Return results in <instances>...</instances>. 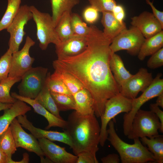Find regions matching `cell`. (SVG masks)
Wrapping results in <instances>:
<instances>
[{
  "label": "cell",
  "mask_w": 163,
  "mask_h": 163,
  "mask_svg": "<svg viewBox=\"0 0 163 163\" xmlns=\"http://www.w3.org/2000/svg\"><path fill=\"white\" fill-rule=\"evenodd\" d=\"M99 11L94 7L90 5L84 10L83 15L86 21L89 24H93L98 19Z\"/></svg>",
  "instance_id": "cell-38"
},
{
  "label": "cell",
  "mask_w": 163,
  "mask_h": 163,
  "mask_svg": "<svg viewBox=\"0 0 163 163\" xmlns=\"http://www.w3.org/2000/svg\"><path fill=\"white\" fill-rule=\"evenodd\" d=\"M66 121L63 130L71 139L75 155L88 152L96 155L99 149L101 127L95 114L83 116L75 111Z\"/></svg>",
  "instance_id": "cell-2"
},
{
  "label": "cell",
  "mask_w": 163,
  "mask_h": 163,
  "mask_svg": "<svg viewBox=\"0 0 163 163\" xmlns=\"http://www.w3.org/2000/svg\"><path fill=\"white\" fill-rule=\"evenodd\" d=\"M132 107V99H129L120 93L109 98L105 105L104 110L101 116V126L99 144L102 147L107 140V126L109 122L118 114L128 113Z\"/></svg>",
  "instance_id": "cell-6"
},
{
  "label": "cell",
  "mask_w": 163,
  "mask_h": 163,
  "mask_svg": "<svg viewBox=\"0 0 163 163\" xmlns=\"http://www.w3.org/2000/svg\"><path fill=\"white\" fill-rule=\"evenodd\" d=\"M163 46V31L147 38L142 44L137 56L141 61L152 55Z\"/></svg>",
  "instance_id": "cell-23"
},
{
  "label": "cell",
  "mask_w": 163,
  "mask_h": 163,
  "mask_svg": "<svg viewBox=\"0 0 163 163\" xmlns=\"http://www.w3.org/2000/svg\"><path fill=\"white\" fill-rule=\"evenodd\" d=\"M145 39L137 28L132 26L123 30L113 39L110 48L112 53L126 50L130 55L136 56Z\"/></svg>",
  "instance_id": "cell-9"
},
{
  "label": "cell",
  "mask_w": 163,
  "mask_h": 163,
  "mask_svg": "<svg viewBox=\"0 0 163 163\" xmlns=\"http://www.w3.org/2000/svg\"><path fill=\"white\" fill-rule=\"evenodd\" d=\"M35 99L53 115L60 119H62L51 95L46 80L44 86Z\"/></svg>",
  "instance_id": "cell-26"
},
{
  "label": "cell",
  "mask_w": 163,
  "mask_h": 163,
  "mask_svg": "<svg viewBox=\"0 0 163 163\" xmlns=\"http://www.w3.org/2000/svg\"><path fill=\"white\" fill-rule=\"evenodd\" d=\"M114 16L119 22L123 23L125 16V12L123 7L120 5H116L112 11Z\"/></svg>",
  "instance_id": "cell-40"
},
{
  "label": "cell",
  "mask_w": 163,
  "mask_h": 163,
  "mask_svg": "<svg viewBox=\"0 0 163 163\" xmlns=\"http://www.w3.org/2000/svg\"><path fill=\"white\" fill-rule=\"evenodd\" d=\"M59 111L75 110V102L72 95L50 92Z\"/></svg>",
  "instance_id": "cell-32"
},
{
  "label": "cell",
  "mask_w": 163,
  "mask_h": 163,
  "mask_svg": "<svg viewBox=\"0 0 163 163\" xmlns=\"http://www.w3.org/2000/svg\"><path fill=\"white\" fill-rule=\"evenodd\" d=\"M140 140L144 145H147L148 150L154 156V163H163V137L159 135L155 137L148 138L145 137Z\"/></svg>",
  "instance_id": "cell-24"
},
{
  "label": "cell",
  "mask_w": 163,
  "mask_h": 163,
  "mask_svg": "<svg viewBox=\"0 0 163 163\" xmlns=\"http://www.w3.org/2000/svg\"><path fill=\"white\" fill-rule=\"evenodd\" d=\"M155 104L158 107L163 108V92L160 94L157 97Z\"/></svg>",
  "instance_id": "cell-45"
},
{
  "label": "cell",
  "mask_w": 163,
  "mask_h": 163,
  "mask_svg": "<svg viewBox=\"0 0 163 163\" xmlns=\"http://www.w3.org/2000/svg\"><path fill=\"white\" fill-rule=\"evenodd\" d=\"M153 79L151 72L146 68H141L120 87V93L129 99H133L140 92H143Z\"/></svg>",
  "instance_id": "cell-13"
},
{
  "label": "cell",
  "mask_w": 163,
  "mask_h": 163,
  "mask_svg": "<svg viewBox=\"0 0 163 163\" xmlns=\"http://www.w3.org/2000/svg\"><path fill=\"white\" fill-rule=\"evenodd\" d=\"M78 158L76 163H98L96 156L91 153L84 152L77 155Z\"/></svg>",
  "instance_id": "cell-39"
},
{
  "label": "cell",
  "mask_w": 163,
  "mask_h": 163,
  "mask_svg": "<svg viewBox=\"0 0 163 163\" xmlns=\"http://www.w3.org/2000/svg\"><path fill=\"white\" fill-rule=\"evenodd\" d=\"M160 120L151 111L139 109L134 116L127 138L131 139L146 137L151 138L159 135Z\"/></svg>",
  "instance_id": "cell-4"
},
{
  "label": "cell",
  "mask_w": 163,
  "mask_h": 163,
  "mask_svg": "<svg viewBox=\"0 0 163 163\" xmlns=\"http://www.w3.org/2000/svg\"><path fill=\"white\" fill-rule=\"evenodd\" d=\"M109 65L111 71L120 88L133 75L125 67L121 57L115 53H112Z\"/></svg>",
  "instance_id": "cell-22"
},
{
  "label": "cell",
  "mask_w": 163,
  "mask_h": 163,
  "mask_svg": "<svg viewBox=\"0 0 163 163\" xmlns=\"http://www.w3.org/2000/svg\"><path fill=\"white\" fill-rule=\"evenodd\" d=\"M102 13L101 22L104 27L103 34L106 37L112 41L121 31L126 28V24L119 22L112 12H104Z\"/></svg>",
  "instance_id": "cell-21"
},
{
  "label": "cell",
  "mask_w": 163,
  "mask_h": 163,
  "mask_svg": "<svg viewBox=\"0 0 163 163\" xmlns=\"http://www.w3.org/2000/svg\"><path fill=\"white\" fill-rule=\"evenodd\" d=\"M71 13L67 11L63 13L55 27L56 31L61 42L74 35L71 26Z\"/></svg>",
  "instance_id": "cell-27"
},
{
  "label": "cell",
  "mask_w": 163,
  "mask_h": 163,
  "mask_svg": "<svg viewBox=\"0 0 163 163\" xmlns=\"http://www.w3.org/2000/svg\"><path fill=\"white\" fill-rule=\"evenodd\" d=\"M162 74L158 73L150 85L138 97L132 99V107L123 116V129L124 135L127 136L130 128L133 117L137 111L145 103L157 97L163 92V79Z\"/></svg>",
  "instance_id": "cell-8"
},
{
  "label": "cell",
  "mask_w": 163,
  "mask_h": 163,
  "mask_svg": "<svg viewBox=\"0 0 163 163\" xmlns=\"http://www.w3.org/2000/svg\"><path fill=\"white\" fill-rule=\"evenodd\" d=\"M101 161L103 163H119L120 159L118 154L112 153L102 158Z\"/></svg>",
  "instance_id": "cell-43"
},
{
  "label": "cell",
  "mask_w": 163,
  "mask_h": 163,
  "mask_svg": "<svg viewBox=\"0 0 163 163\" xmlns=\"http://www.w3.org/2000/svg\"><path fill=\"white\" fill-rule=\"evenodd\" d=\"M12 54L8 49L0 58V83L8 77L11 66Z\"/></svg>",
  "instance_id": "cell-35"
},
{
  "label": "cell",
  "mask_w": 163,
  "mask_h": 163,
  "mask_svg": "<svg viewBox=\"0 0 163 163\" xmlns=\"http://www.w3.org/2000/svg\"><path fill=\"white\" fill-rule=\"evenodd\" d=\"M23 158L20 161H14L13 163H27L29 161V156L28 154L25 153L23 155Z\"/></svg>",
  "instance_id": "cell-46"
},
{
  "label": "cell",
  "mask_w": 163,
  "mask_h": 163,
  "mask_svg": "<svg viewBox=\"0 0 163 163\" xmlns=\"http://www.w3.org/2000/svg\"><path fill=\"white\" fill-rule=\"evenodd\" d=\"M146 3L151 7L152 10V14L154 16L158 21L163 27V12L158 10L154 5L152 2L150 0H145Z\"/></svg>",
  "instance_id": "cell-42"
},
{
  "label": "cell",
  "mask_w": 163,
  "mask_h": 163,
  "mask_svg": "<svg viewBox=\"0 0 163 163\" xmlns=\"http://www.w3.org/2000/svg\"><path fill=\"white\" fill-rule=\"evenodd\" d=\"M48 73L47 68L32 67L21 78L18 86L19 94L35 99L44 86Z\"/></svg>",
  "instance_id": "cell-7"
},
{
  "label": "cell",
  "mask_w": 163,
  "mask_h": 163,
  "mask_svg": "<svg viewBox=\"0 0 163 163\" xmlns=\"http://www.w3.org/2000/svg\"><path fill=\"white\" fill-rule=\"evenodd\" d=\"M13 104L2 103L0 102V111L10 108Z\"/></svg>",
  "instance_id": "cell-47"
},
{
  "label": "cell",
  "mask_w": 163,
  "mask_h": 163,
  "mask_svg": "<svg viewBox=\"0 0 163 163\" xmlns=\"http://www.w3.org/2000/svg\"><path fill=\"white\" fill-rule=\"evenodd\" d=\"M147 66L154 69L163 66V48H162L151 55L147 62Z\"/></svg>",
  "instance_id": "cell-37"
},
{
  "label": "cell",
  "mask_w": 163,
  "mask_h": 163,
  "mask_svg": "<svg viewBox=\"0 0 163 163\" xmlns=\"http://www.w3.org/2000/svg\"><path fill=\"white\" fill-rule=\"evenodd\" d=\"M52 17L56 27L62 14L67 11L72 13L73 8L78 4L80 0H50Z\"/></svg>",
  "instance_id": "cell-25"
},
{
  "label": "cell",
  "mask_w": 163,
  "mask_h": 163,
  "mask_svg": "<svg viewBox=\"0 0 163 163\" xmlns=\"http://www.w3.org/2000/svg\"><path fill=\"white\" fill-rule=\"evenodd\" d=\"M71 26L74 35L87 36L91 31V26H88L77 13H71Z\"/></svg>",
  "instance_id": "cell-33"
},
{
  "label": "cell",
  "mask_w": 163,
  "mask_h": 163,
  "mask_svg": "<svg viewBox=\"0 0 163 163\" xmlns=\"http://www.w3.org/2000/svg\"><path fill=\"white\" fill-rule=\"evenodd\" d=\"M11 131L17 148L21 147L33 152L38 156L41 163H46V158L39 145L38 141L32 134L26 132L22 128L17 118H15L10 125Z\"/></svg>",
  "instance_id": "cell-12"
},
{
  "label": "cell",
  "mask_w": 163,
  "mask_h": 163,
  "mask_svg": "<svg viewBox=\"0 0 163 163\" xmlns=\"http://www.w3.org/2000/svg\"><path fill=\"white\" fill-rule=\"evenodd\" d=\"M38 139L45 156L53 163H76L77 156L68 152L65 148L61 147L45 138Z\"/></svg>",
  "instance_id": "cell-14"
},
{
  "label": "cell",
  "mask_w": 163,
  "mask_h": 163,
  "mask_svg": "<svg viewBox=\"0 0 163 163\" xmlns=\"http://www.w3.org/2000/svg\"><path fill=\"white\" fill-rule=\"evenodd\" d=\"M108 125L107 140L119 153L122 163H154L153 154L147 147L142 143L139 138L134 139L133 144L127 143L117 133L113 120H111Z\"/></svg>",
  "instance_id": "cell-3"
},
{
  "label": "cell",
  "mask_w": 163,
  "mask_h": 163,
  "mask_svg": "<svg viewBox=\"0 0 163 163\" xmlns=\"http://www.w3.org/2000/svg\"><path fill=\"white\" fill-rule=\"evenodd\" d=\"M20 78L8 77L0 83V102L8 104H13L17 100L10 94V91L12 86L20 81Z\"/></svg>",
  "instance_id": "cell-30"
},
{
  "label": "cell",
  "mask_w": 163,
  "mask_h": 163,
  "mask_svg": "<svg viewBox=\"0 0 163 163\" xmlns=\"http://www.w3.org/2000/svg\"><path fill=\"white\" fill-rule=\"evenodd\" d=\"M155 103L151 104L149 105L150 111L155 113L161 123L160 132L163 133V111Z\"/></svg>",
  "instance_id": "cell-41"
},
{
  "label": "cell",
  "mask_w": 163,
  "mask_h": 163,
  "mask_svg": "<svg viewBox=\"0 0 163 163\" xmlns=\"http://www.w3.org/2000/svg\"><path fill=\"white\" fill-rule=\"evenodd\" d=\"M0 149L12 160V155L17 150L15 141L10 126L0 135Z\"/></svg>",
  "instance_id": "cell-31"
},
{
  "label": "cell",
  "mask_w": 163,
  "mask_h": 163,
  "mask_svg": "<svg viewBox=\"0 0 163 163\" xmlns=\"http://www.w3.org/2000/svg\"><path fill=\"white\" fill-rule=\"evenodd\" d=\"M33 19L36 26L37 38L40 48L46 50L50 43L55 46L61 42L55 30L52 16L47 13L39 11L33 5L30 6Z\"/></svg>",
  "instance_id": "cell-5"
},
{
  "label": "cell",
  "mask_w": 163,
  "mask_h": 163,
  "mask_svg": "<svg viewBox=\"0 0 163 163\" xmlns=\"http://www.w3.org/2000/svg\"><path fill=\"white\" fill-rule=\"evenodd\" d=\"M54 69L55 71L52 74L65 84L72 95L84 88L81 83L72 75L58 68Z\"/></svg>",
  "instance_id": "cell-28"
},
{
  "label": "cell",
  "mask_w": 163,
  "mask_h": 163,
  "mask_svg": "<svg viewBox=\"0 0 163 163\" xmlns=\"http://www.w3.org/2000/svg\"><path fill=\"white\" fill-rule=\"evenodd\" d=\"M17 119L22 126L28 130L36 139L45 138L51 141L59 142L68 145L71 148L72 144L71 139L65 132L46 130L36 127L27 120L25 114L17 117Z\"/></svg>",
  "instance_id": "cell-15"
},
{
  "label": "cell",
  "mask_w": 163,
  "mask_h": 163,
  "mask_svg": "<svg viewBox=\"0 0 163 163\" xmlns=\"http://www.w3.org/2000/svg\"><path fill=\"white\" fill-rule=\"evenodd\" d=\"M131 24L137 28L146 39L163 30V27L152 13L144 11L131 18Z\"/></svg>",
  "instance_id": "cell-16"
},
{
  "label": "cell",
  "mask_w": 163,
  "mask_h": 163,
  "mask_svg": "<svg viewBox=\"0 0 163 163\" xmlns=\"http://www.w3.org/2000/svg\"><path fill=\"white\" fill-rule=\"evenodd\" d=\"M75 102V111L83 116L94 114V101L89 92L85 88L72 95Z\"/></svg>",
  "instance_id": "cell-20"
},
{
  "label": "cell",
  "mask_w": 163,
  "mask_h": 163,
  "mask_svg": "<svg viewBox=\"0 0 163 163\" xmlns=\"http://www.w3.org/2000/svg\"><path fill=\"white\" fill-rule=\"evenodd\" d=\"M46 82L50 92L72 95L65 84L50 72L48 73Z\"/></svg>",
  "instance_id": "cell-34"
},
{
  "label": "cell",
  "mask_w": 163,
  "mask_h": 163,
  "mask_svg": "<svg viewBox=\"0 0 163 163\" xmlns=\"http://www.w3.org/2000/svg\"><path fill=\"white\" fill-rule=\"evenodd\" d=\"M90 5L99 12H112L114 7L117 5L115 0H88Z\"/></svg>",
  "instance_id": "cell-36"
},
{
  "label": "cell",
  "mask_w": 163,
  "mask_h": 163,
  "mask_svg": "<svg viewBox=\"0 0 163 163\" xmlns=\"http://www.w3.org/2000/svg\"><path fill=\"white\" fill-rule=\"evenodd\" d=\"M14 161L10 160L6 154L0 149V163H13Z\"/></svg>",
  "instance_id": "cell-44"
},
{
  "label": "cell",
  "mask_w": 163,
  "mask_h": 163,
  "mask_svg": "<svg viewBox=\"0 0 163 163\" xmlns=\"http://www.w3.org/2000/svg\"><path fill=\"white\" fill-rule=\"evenodd\" d=\"M87 45V36L74 35L55 46L57 59L77 56L83 52Z\"/></svg>",
  "instance_id": "cell-17"
},
{
  "label": "cell",
  "mask_w": 163,
  "mask_h": 163,
  "mask_svg": "<svg viewBox=\"0 0 163 163\" xmlns=\"http://www.w3.org/2000/svg\"><path fill=\"white\" fill-rule=\"evenodd\" d=\"M11 95L15 99L21 100L29 104L33 108L35 112L45 117L48 123L46 129H49L52 127H58L63 129L66 128V121L53 115L35 99L21 96L15 92H12Z\"/></svg>",
  "instance_id": "cell-18"
},
{
  "label": "cell",
  "mask_w": 163,
  "mask_h": 163,
  "mask_svg": "<svg viewBox=\"0 0 163 163\" xmlns=\"http://www.w3.org/2000/svg\"><path fill=\"white\" fill-rule=\"evenodd\" d=\"M31 110V107L26 103L17 99L11 107L4 110V114L0 117V135L7 129L16 117L24 115Z\"/></svg>",
  "instance_id": "cell-19"
},
{
  "label": "cell",
  "mask_w": 163,
  "mask_h": 163,
  "mask_svg": "<svg viewBox=\"0 0 163 163\" xmlns=\"http://www.w3.org/2000/svg\"><path fill=\"white\" fill-rule=\"evenodd\" d=\"M33 18L30 6H21L16 16L6 30L10 35L8 49L12 53L19 50L24 37L26 34L24 27L28 22Z\"/></svg>",
  "instance_id": "cell-10"
},
{
  "label": "cell",
  "mask_w": 163,
  "mask_h": 163,
  "mask_svg": "<svg viewBox=\"0 0 163 163\" xmlns=\"http://www.w3.org/2000/svg\"><path fill=\"white\" fill-rule=\"evenodd\" d=\"M87 37L88 45L83 52L55 60L53 66L72 75L89 92L94 101V114L99 117L107 101L119 94L120 88L110 67L112 41L94 25Z\"/></svg>",
  "instance_id": "cell-1"
},
{
  "label": "cell",
  "mask_w": 163,
  "mask_h": 163,
  "mask_svg": "<svg viewBox=\"0 0 163 163\" xmlns=\"http://www.w3.org/2000/svg\"><path fill=\"white\" fill-rule=\"evenodd\" d=\"M35 43L27 36L22 49L12 54L11 66L8 77L21 78L24 74L32 67L35 59L30 56L29 50Z\"/></svg>",
  "instance_id": "cell-11"
},
{
  "label": "cell",
  "mask_w": 163,
  "mask_h": 163,
  "mask_svg": "<svg viewBox=\"0 0 163 163\" xmlns=\"http://www.w3.org/2000/svg\"><path fill=\"white\" fill-rule=\"evenodd\" d=\"M21 0H7L6 11L0 21V32L6 29L17 14Z\"/></svg>",
  "instance_id": "cell-29"
}]
</instances>
